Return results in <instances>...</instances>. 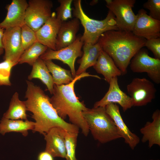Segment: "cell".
I'll return each instance as SVG.
<instances>
[{"instance_id": "obj_1", "label": "cell", "mask_w": 160, "mask_h": 160, "mask_svg": "<svg viewBox=\"0 0 160 160\" xmlns=\"http://www.w3.org/2000/svg\"><path fill=\"white\" fill-rule=\"evenodd\" d=\"M27 89L24 101L27 111L32 113V118L35 120L33 130L44 135L51 129L60 127L65 131L79 132V128L61 118L52 106L50 98L41 87L32 82L26 80Z\"/></svg>"}, {"instance_id": "obj_2", "label": "cell", "mask_w": 160, "mask_h": 160, "mask_svg": "<svg viewBox=\"0 0 160 160\" xmlns=\"http://www.w3.org/2000/svg\"><path fill=\"white\" fill-rule=\"evenodd\" d=\"M88 76L101 79L97 75L84 72L76 75L73 80L68 84H54L52 96L50 98L51 104L58 116L63 120L68 116L71 123L80 129L82 133L85 136H88L89 130L82 113L88 108L76 96L74 86L77 81Z\"/></svg>"}, {"instance_id": "obj_3", "label": "cell", "mask_w": 160, "mask_h": 160, "mask_svg": "<svg viewBox=\"0 0 160 160\" xmlns=\"http://www.w3.org/2000/svg\"><path fill=\"white\" fill-rule=\"evenodd\" d=\"M146 40L132 32L111 30L103 33L97 42L112 58L122 75H124L127 73L131 60L145 46Z\"/></svg>"}, {"instance_id": "obj_4", "label": "cell", "mask_w": 160, "mask_h": 160, "mask_svg": "<svg viewBox=\"0 0 160 160\" xmlns=\"http://www.w3.org/2000/svg\"><path fill=\"white\" fill-rule=\"evenodd\" d=\"M82 114L95 140L105 143L121 138L105 107L88 108Z\"/></svg>"}, {"instance_id": "obj_5", "label": "cell", "mask_w": 160, "mask_h": 160, "mask_svg": "<svg viewBox=\"0 0 160 160\" xmlns=\"http://www.w3.org/2000/svg\"><path fill=\"white\" fill-rule=\"evenodd\" d=\"M106 7L115 16L119 30L132 32L137 16L132 8L135 0H105Z\"/></svg>"}, {"instance_id": "obj_6", "label": "cell", "mask_w": 160, "mask_h": 160, "mask_svg": "<svg viewBox=\"0 0 160 160\" xmlns=\"http://www.w3.org/2000/svg\"><path fill=\"white\" fill-rule=\"evenodd\" d=\"M81 36H77L75 41L71 45L60 49L54 50L48 48L40 57L44 60H57L67 64L70 69L72 76H76L75 63L76 58L81 57L83 52L81 49L84 43L81 40Z\"/></svg>"}, {"instance_id": "obj_7", "label": "cell", "mask_w": 160, "mask_h": 160, "mask_svg": "<svg viewBox=\"0 0 160 160\" xmlns=\"http://www.w3.org/2000/svg\"><path fill=\"white\" fill-rule=\"evenodd\" d=\"M53 7L50 0H29L25 12V24L36 31L51 16Z\"/></svg>"}, {"instance_id": "obj_8", "label": "cell", "mask_w": 160, "mask_h": 160, "mask_svg": "<svg viewBox=\"0 0 160 160\" xmlns=\"http://www.w3.org/2000/svg\"><path fill=\"white\" fill-rule=\"evenodd\" d=\"M131 70L134 73H146L150 79L157 84L160 83V59L149 55L147 50L140 49L130 63Z\"/></svg>"}, {"instance_id": "obj_9", "label": "cell", "mask_w": 160, "mask_h": 160, "mask_svg": "<svg viewBox=\"0 0 160 160\" xmlns=\"http://www.w3.org/2000/svg\"><path fill=\"white\" fill-rule=\"evenodd\" d=\"M127 89L133 106H145L151 103L155 98L156 92L153 83L145 78H133Z\"/></svg>"}, {"instance_id": "obj_10", "label": "cell", "mask_w": 160, "mask_h": 160, "mask_svg": "<svg viewBox=\"0 0 160 160\" xmlns=\"http://www.w3.org/2000/svg\"><path fill=\"white\" fill-rule=\"evenodd\" d=\"M21 27H16L4 29L3 44L4 55V60L17 63L24 52L22 44Z\"/></svg>"}, {"instance_id": "obj_11", "label": "cell", "mask_w": 160, "mask_h": 160, "mask_svg": "<svg viewBox=\"0 0 160 160\" xmlns=\"http://www.w3.org/2000/svg\"><path fill=\"white\" fill-rule=\"evenodd\" d=\"M132 31L135 36L146 40L160 37V21L152 18L143 9L139 10Z\"/></svg>"}, {"instance_id": "obj_12", "label": "cell", "mask_w": 160, "mask_h": 160, "mask_svg": "<svg viewBox=\"0 0 160 160\" xmlns=\"http://www.w3.org/2000/svg\"><path fill=\"white\" fill-rule=\"evenodd\" d=\"M109 89L103 97L94 104V108L105 107L110 103H117L126 111L132 106L131 98L120 89L117 77L112 78L109 83Z\"/></svg>"}, {"instance_id": "obj_13", "label": "cell", "mask_w": 160, "mask_h": 160, "mask_svg": "<svg viewBox=\"0 0 160 160\" xmlns=\"http://www.w3.org/2000/svg\"><path fill=\"white\" fill-rule=\"evenodd\" d=\"M62 23L57 18L56 13L52 12L43 25L35 32L37 41L48 48L56 50L57 38Z\"/></svg>"}, {"instance_id": "obj_14", "label": "cell", "mask_w": 160, "mask_h": 160, "mask_svg": "<svg viewBox=\"0 0 160 160\" xmlns=\"http://www.w3.org/2000/svg\"><path fill=\"white\" fill-rule=\"evenodd\" d=\"M105 108L106 113L113 120L121 137L132 149H134L139 143L140 138L131 132L125 124L120 114L119 106L116 104L110 103Z\"/></svg>"}, {"instance_id": "obj_15", "label": "cell", "mask_w": 160, "mask_h": 160, "mask_svg": "<svg viewBox=\"0 0 160 160\" xmlns=\"http://www.w3.org/2000/svg\"><path fill=\"white\" fill-rule=\"evenodd\" d=\"M73 2V16L79 20L84 28V33L81 37V40L84 44H96L103 33L96 28L89 20V17L85 14L82 8L81 0H75Z\"/></svg>"}, {"instance_id": "obj_16", "label": "cell", "mask_w": 160, "mask_h": 160, "mask_svg": "<svg viewBox=\"0 0 160 160\" xmlns=\"http://www.w3.org/2000/svg\"><path fill=\"white\" fill-rule=\"evenodd\" d=\"M28 3L26 0H13L8 5L7 13L0 23V27L5 29L16 27H21L25 24V16Z\"/></svg>"}, {"instance_id": "obj_17", "label": "cell", "mask_w": 160, "mask_h": 160, "mask_svg": "<svg viewBox=\"0 0 160 160\" xmlns=\"http://www.w3.org/2000/svg\"><path fill=\"white\" fill-rule=\"evenodd\" d=\"M65 132L61 127H55L51 129L44 135L46 141L45 151L53 157H65Z\"/></svg>"}, {"instance_id": "obj_18", "label": "cell", "mask_w": 160, "mask_h": 160, "mask_svg": "<svg viewBox=\"0 0 160 160\" xmlns=\"http://www.w3.org/2000/svg\"><path fill=\"white\" fill-rule=\"evenodd\" d=\"M80 24L75 17L62 23L57 38L56 50L67 47L75 41Z\"/></svg>"}, {"instance_id": "obj_19", "label": "cell", "mask_w": 160, "mask_h": 160, "mask_svg": "<svg viewBox=\"0 0 160 160\" xmlns=\"http://www.w3.org/2000/svg\"><path fill=\"white\" fill-rule=\"evenodd\" d=\"M152 122L147 121L140 129L143 135L141 142H148V146L151 148L155 145L160 146V111L156 110L153 113Z\"/></svg>"}, {"instance_id": "obj_20", "label": "cell", "mask_w": 160, "mask_h": 160, "mask_svg": "<svg viewBox=\"0 0 160 160\" xmlns=\"http://www.w3.org/2000/svg\"><path fill=\"white\" fill-rule=\"evenodd\" d=\"M93 67L97 73L104 76L109 83L112 78L122 75L112 58L103 50Z\"/></svg>"}, {"instance_id": "obj_21", "label": "cell", "mask_w": 160, "mask_h": 160, "mask_svg": "<svg viewBox=\"0 0 160 160\" xmlns=\"http://www.w3.org/2000/svg\"><path fill=\"white\" fill-rule=\"evenodd\" d=\"M82 48L83 54L81 58L78 61L80 65L76 72V76L85 72L88 68L93 66L103 50L98 42L94 44L84 43Z\"/></svg>"}, {"instance_id": "obj_22", "label": "cell", "mask_w": 160, "mask_h": 160, "mask_svg": "<svg viewBox=\"0 0 160 160\" xmlns=\"http://www.w3.org/2000/svg\"><path fill=\"white\" fill-rule=\"evenodd\" d=\"M35 122L28 120H11L2 118L0 121V134L4 135L11 132H19L24 136L28 134V131L33 129Z\"/></svg>"}, {"instance_id": "obj_23", "label": "cell", "mask_w": 160, "mask_h": 160, "mask_svg": "<svg viewBox=\"0 0 160 160\" xmlns=\"http://www.w3.org/2000/svg\"><path fill=\"white\" fill-rule=\"evenodd\" d=\"M32 66V69L28 76V79L31 80L34 79H39L46 85L47 90L52 95L54 85L53 79L44 61L39 57Z\"/></svg>"}, {"instance_id": "obj_24", "label": "cell", "mask_w": 160, "mask_h": 160, "mask_svg": "<svg viewBox=\"0 0 160 160\" xmlns=\"http://www.w3.org/2000/svg\"><path fill=\"white\" fill-rule=\"evenodd\" d=\"M26 108L24 101L20 100L19 93L13 95L8 109L4 113L2 118L13 120H27Z\"/></svg>"}, {"instance_id": "obj_25", "label": "cell", "mask_w": 160, "mask_h": 160, "mask_svg": "<svg viewBox=\"0 0 160 160\" xmlns=\"http://www.w3.org/2000/svg\"><path fill=\"white\" fill-rule=\"evenodd\" d=\"M52 76L54 84H66L73 79L70 71L65 69L55 63L51 60H44Z\"/></svg>"}, {"instance_id": "obj_26", "label": "cell", "mask_w": 160, "mask_h": 160, "mask_svg": "<svg viewBox=\"0 0 160 160\" xmlns=\"http://www.w3.org/2000/svg\"><path fill=\"white\" fill-rule=\"evenodd\" d=\"M48 48L36 41L24 51L18 61V63H26L31 66L42 55Z\"/></svg>"}, {"instance_id": "obj_27", "label": "cell", "mask_w": 160, "mask_h": 160, "mask_svg": "<svg viewBox=\"0 0 160 160\" xmlns=\"http://www.w3.org/2000/svg\"><path fill=\"white\" fill-rule=\"evenodd\" d=\"M78 132H65V135L66 160H77L76 156Z\"/></svg>"}, {"instance_id": "obj_28", "label": "cell", "mask_w": 160, "mask_h": 160, "mask_svg": "<svg viewBox=\"0 0 160 160\" xmlns=\"http://www.w3.org/2000/svg\"><path fill=\"white\" fill-rule=\"evenodd\" d=\"M18 63L8 60L0 63V86H11L10 81L12 68Z\"/></svg>"}, {"instance_id": "obj_29", "label": "cell", "mask_w": 160, "mask_h": 160, "mask_svg": "<svg viewBox=\"0 0 160 160\" xmlns=\"http://www.w3.org/2000/svg\"><path fill=\"white\" fill-rule=\"evenodd\" d=\"M60 5L56 9L57 18L62 22L72 17L73 0H58Z\"/></svg>"}, {"instance_id": "obj_30", "label": "cell", "mask_w": 160, "mask_h": 160, "mask_svg": "<svg viewBox=\"0 0 160 160\" xmlns=\"http://www.w3.org/2000/svg\"><path fill=\"white\" fill-rule=\"evenodd\" d=\"M22 44L25 50L37 41L35 32L26 24L21 27Z\"/></svg>"}, {"instance_id": "obj_31", "label": "cell", "mask_w": 160, "mask_h": 160, "mask_svg": "<svg viewBox=\"0 0 160 160\" xmlns=\"http://www.w3.org/2000/svg\"><path fill=\"white\" fill-rule=\"evenodd\" d=\"M143 7L149 11L151 17L160 21V0H148L144 3Z\"/></svg>"}, {"instance_id": "obj_32", "label": "cell", "mask_w": 160, "mask_h": 160, "mask_svg": "<svg viewBox=\"0 0 160 160\" xmlns=\"http://www.w3.org/2000/svg\"><path fill=\"white\" fill-rule=\"evenodd\" d=\"M145 46L152 52L155 58L160 59V37L146 40Z\"/></svg>"}, {"instance_id": "obj_33", "label": "cell", "mask_w": 160, "mask_h": 160, "mask_svg": "<svg viewBox=\"0 0 160 160\" xmlns=\"http://www.w3.org/2000/svg\"><path fill=\"white\" fill-rule=\"evenodd\" d=\"M53 157L49 153L45 151L39 154L38 160H54Z\"/></svg>"}, {"instance_id": "obj_34", "label": "cell", "mask_w": 160, "mask_h": 160, "mask_svg": "<svg viewBox=\"0 0 160 160\" xmlns=\"http://www.w3.org/2000/svg\"><path fill=\"white\" fill-rule=\"evenodd\" d=\"M4 29L0 27V56L4 52V49L3 44V37Z\"/></svg>"}, {"instance_id": "obj_35", "label": "cell", "mask_w": 160, "mask_h": 160, "mask_svg": "<svg viewBox=\"0 0 160 160\" xmlns=\"http://www.w3.org/2000/svg\"><path fill=\"white\" fill-rule=\"evenodd\" d=\"M98 2V1L97 0H94L90 2V4L91 5H93L97 4Z\"/></svg>"}, {"instance_id": "obj_36", "label": "cell", "mask_w": 160, "mask_h": 160, "mask_svg": "<svg viewBox=\"0 0 160 160\" xmlns=\"http://www.w3.org/2000/svg\"><path fill=\"white\" fill-rule=\"evenodd\" d=\"M153 160L151 159H150V160ZM156 160H159L158 159Z\"/></svg>"}]
</instances>
